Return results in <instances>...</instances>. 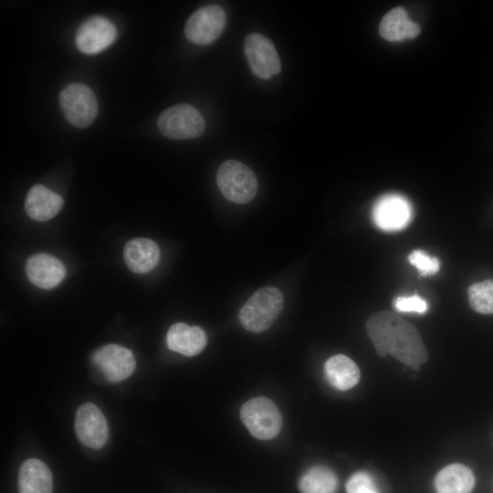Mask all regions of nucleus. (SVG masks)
<instances>
[{
  "instance_id": "nucleus-18",
  "label": "nucleus",
  "mask_w": 493,
  "mask_h": 493,
  "mask_svg": "<svg viewBox=\"0 0 493 493\" xmlns=\"http://www.w3.org/2000/svg\"><path fill=\"white\" fill-rule=\"evenodd\" d=\"M324 374L329 384L340 391L354 387L361 377L358 365L343 354L333 355L326 361Z\"/></svg>"
},
{
  "instance_id": "nucleus-21",
  "label": "nucleus",
  "mask_w": 493,
  "mask_h": 493,
  "mask_svg": "<svg viewBox=\"0 0 493 493\" xmlns=\"http://www.w3.org/2000/svg\"><path fill=\"white\" fill-rule=\"evenodd\" d=\"M337 488L336 474L323 466L309 467L299 480V488L301 493H335Z\"/></svg>"
},
{
  "instance_id": "nucleus-15",
  "label": "nucleus",
  "mask_w": 493,
  "mask_h": 493,
  "mask_svg": "<svg viewBox=\"0 0 493 493\" xmlns=\"http://www.w3.org/2000/svg\"><path fill=\"white\" fill-rule=\"evenodd\" d=\"M123 258L127 267L132 272L144 274L157 266L160 258V249L152 239L145 237L134 238L125 245Z\"/></svg>"
},
{
  "instance_id": "nucleus-2",
  "label": "nucleus",
  "mask_w": 493,
  "mask_h": 493,
  "mask_svg": "<svg viewBox=\"0 0 493 493\" xmlns=\"http://www.w3.org/2000/svg\"><path fill=\"white\" fill-rule=\"evenodd\" d=\"M283 301L281 291L275 287L268 286L257 290L240 309V323L252 332L267 330L279 316Z\"/></svg>"
},
{
  "instance_id": "nucleus-16",
  "label": "nucleus",
  "mask_w": 493,
  "mask_h": 493,
  "mask_svg": "<svg viewBox=\"0 0 493 493\" xmlns=\"http://www.w3.org/2000/svg\"><path fill=\"white\" fill-rule=\"evenodd\" d=\"M62 206V197L42 184L31 187L25 202V209L28 216L39 222L54 217Z\"/></svg>"
},
{
  "instance_id": "nucleus-1",
  "label": "nucleus",
  "mask_w": 493,
  "mask_h": 493,
  "mask_svg": "<svg viewBox=\"0 0 493 493\" xmlns=\"http://www.w3.org/2000/svg\"><path fill=\"white\" fill-rule=\"evenodd\" d=\"M366 331L380 357L391 355L414 371L428 360L418 330L396 313L383 310L366 321Z\"/></svg>"
},
{
  "instance_id": "nucleus-23",
  "label": "nucleus",
  "mask_w": 493,
  "mask_h": 493,
  "mask_svg": "<svg viewBox=\"0 0 493 493\" xmlns=\"http://www.w3.org/2000/svg\"><path fill=\"white\" fill-rule=\"evenodd\" d=\"M409 263L416 267L421 276L436 274L440 269V261L424 250L416 249L408 256Z\"/></svg>"
},
{
  "instance_id": "nucleus-20",
  "label": "nucleus",
  "mask_w": 493,
  "mask_h": 493,
  "mask_svg": "<svg viewBox=\"0 0 493 493\" xmlns=\"http://www.w3.org/2000/svg\"><path fill=\"white\" fill-rule=\"evenodd\" d=\"M420 32V26L408 18L405 9L401 6L387 12L379 25L380 36L391 42L414 38Z\"/></svg>"
},
{
  "instance_id": "nucleus-4",
  "label": "nucleus",
  "mask_w": 493,
  "mask_h": 493,
  "mask_svg": "<svg viewBox=\"0 0 493 493\" xmlns=\"http://www.w3.org/2000/svg\"><path fill=\"white\" fill-rule=\"evenodd\" d=\"M240 418L249 433L260 440L276 437L282 426V417L276 404L267 397H255L240 409Z\"/></svg>"
},
{
  "instance_id": "nucleus-11",
  "label": "nucleus",
  "mask_w": 493,
  "mask_h": 493,
  "mask_svg": "<svg viewBox=\"0 0 493 493\" xmlns=\"http://www.w3.org/2000/svg\"><path fill=\"white\" fill-rule=\"evenodd\" d=\"M74 426L77 437L88 447L101 448L108 440L107 420L101 411L91 403H85L78 408Z\"/></svg>"
},
{
  "instance_id": "nucleus-12",
  "label": "nucleus",
  "mask_w": 493,
  "mask_h": 493,
  "mask_svg": "<svg viewBox=\"0 0 493 493\" xmlns=\"http://www.w3.org/2000/svg\"><path fill=\"white\" fill-rule=\"evenodd\" d=\"M116 37L114 25L109 19L96 16L79 26L75 35V43L82 53L95 55L110 47Z\"/></svg>"
},
{
  "instance_id": "nucleus-3",
  "label": "nucleus",
  "mask_w": 493,
  "mask_h": 493,
  "mask_svg": "<svg viewBox=\"0 0 493 493\" xmlns=\"http://www.w3.org/2000/svg\"><path fill=\"white\" fill-rule=\"evenodd\" d=\"M216 184L222 194L236 204L250 202L257 190V179L254 172L236 160H227L220 165Z\"/></svg>"
},
{
  "instance_id": "nucleus-25",
  "label": "nucleus",
  "mask_w": 493,
  "mask_h": 493,
  "mask_svg": "<svg viewBox=\"0 0 493 493\" xmlns=\"http://www.w3.org/2000/svg\"><path fill=\"white\" fill-rule=\"evenodd\" d=\"M393 305L400 312L424 314L428 309L427 302L417 294L398 297Z\"/></svg>"
},
{
  "instance_id": "nucleus-14",
  "label": "nucleus",
  "mask_w": 493,
  "mask_h": 493,
  "mask_svg": "<svg viewBox=\"0 0 493 493\" xmlns=\"http://www.w3.org/2000/svg\"><path fill=\"white\" fill-rule=\"evenodd\" d=\"M206 342V334L201 328L184 322L173 324L166 335L168 348L185 356L197 355L205 349Z\"/></svg>"
},
{
  "instance_id": "nucleus-19",
  "label": "nucleus",
  "mask_w": 493,
  "mask_h": 493,
  "mask_svg": "<svg viewBox=\"0 0 493 493\" xmlns=\"http://www.w3.org/2000/svg\"><path fill=\"white\" fill-rule=\"evenodd\" d=\"M474 486L475 476L472 470L459 463L443 467L435 478L437 493H471Z\"/></svg>"
},
{
  "instance_id": "nucleus-6",
  "label": "nucleus",
  "mask_w": 493,
  "mask_h": 493,
  "mask_svg": "<svg viewBox=\"0 0 493 493\" xmlns=\"http://www.w3.org/2000/svg\"><path fill=\"white\" fill-rule=\"evenodd\" d=\"M59 105L65 118L78 128L91 124L98 113L95 94L81 83L66 86L59 93Z\"/></svg>"
},
{
  "instance_id": "nucleus-22",
  "label": "nucleus",
  "mask_w": 493,
  "mask_h": 493,
  "mask_svg": "<svg viewBox=\"0 0 493 493\" xmlns=\"http://www.w3.org/2000/svg\"><path fill=\"white\" fill-rule=\"evenodd\" d=\"M473 310L480 314L493 313V280L488 279L472 284L467 290Z\"/></svg>"
},
{
  "instance_id": "nucleus-17",
  "label": "nucleus",
  "mask_w": 493,
  "mask_h": 493,
  "mask_svg": "<svg viewBox=\"0 0 493 493\" xmlns=\"http://www.w3.org/2000/svg\"><path fill=\"white\" fill-rule=\"evenodd\" d=\"M53 477L50 469L41 460L24 461L18 472V493H52Z\"/></svg>"
},
{
  "instance_id": "nucleus-7",
  "label": "nucleus",
  "mask_w": 493,
  "mask_h": 493,
  "mask_svg": "<svg viewBox=\"0 0 493 493\" xmlns=\"http://www.w3.org/2000/svg\"><path fill=\"white\" fill-rule=\"evenodd\" d=\"M225 26L224 9L218 5H208L196 10L188 18L184 34L194 44L208 45L219 37Z\"/></svg>"
},
{
  "instance_id": "nucleus-5",
  "label": "nucleus",
  "mask_w": 493,
  "mask_h": 493,
  "mask_svg": "<svg viewBox=\"0 0 493 493\" xmlns=\"http://www.w3.org/2000/svg\"><path fill=\"white\" fill-rule=\"evenodd\" d=\"M159 131L167 138L190 140L201 136L205 122L199 110L190 104H177L163 110L157 121Z\"/></svg>"
},
{
  "instance_id": "nucleus-8",
  "label": "nucleus",
  "mask_w": 493,
  "mask_h": 493,
  "mask_svg": "<svg viewBox=\"0 0 493 493\" xmlns=\"http://www.w3.org/2000/svg\"><path fill=\"white\" fill-rule=\"evenodd\" d=\"M244 51L250 69L258 78L268 79L281 70V63L272 41L257 33L248 35Z\"/></svg>"
},
{
  "instance_id": "nucleus-24",
  "label": "nucleus",
  "mask_w": 493,
  "mask_h": 493,
  "mask_svg": "<svg viewBox=\"0 0 493 493\" xmlns=\"http://www.w3.org/2000/svg\"><path fill=\"white\" fill-rule=\"evenodd\" d=\"M347 493H381L372 476L366 471L352 474L346 483Z\"/></svg>"
},
{
  "instance_id": "nucleus-13",
  "label": "nucleus",
  "mask_w": 493,
  "mask_h": 493,
  "mask_svg": "<svg viewBox=\"0 0 493 493\" xmlns=\"http://www.w3.org/2000/svg\"><path fill=\"white\" fill-rule=\"evenodd\" d=\"M29 281L41 288L48 289L58 285L66 275L63 263L57 257L39 253L30 257L26 264Z\"/></svg>"
},
{
  "instance_id": "nucleus-10",
  "label": "nucleus",
  "mask_w": 493,
  "mask_h": 493,
  "mask_svg": "<svg viewBox=\"0 0 493 493\" xmlns=\"http://www.w3.org/2000/svg\"><path fill=\"white\" fill-rule=\"evenodd\" d=\"M413 210L406 198L398 194H388L381 196L374 204L372 211V221L381 230L394 232L408 226Z\"/></svg>"
},
{
  "instance_id": "nucleus-9",
  "label": "nucleus",
  "mask_w": 493,
  "mask_h": 493,
  "mask_svg": "<svg viewBox=\"0 0 493 493\" xmlns=\"http://www.w3.org/2000/svg\"><path fill=\"white\" fill-rule=\"evenodd\" d=\"M93 364L110 383H119L134 372L136 361L132 351L117 344H108L96 350Z\"/></svg>"
}]
</instances>
